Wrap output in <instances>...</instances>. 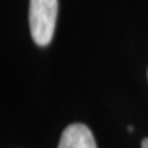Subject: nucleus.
Masks as SVG:
<instances>
[{
    "label": "nucleus",
    "instance_id": "nucleus-3",
    "mask_svg": "<svg viewBox=\"0 0 148 148\" xmlns=\"http://www.w3.org/2000/svg\"><path fill=\"white\" fill-rule=\"evenodd\" d=\"M141 148H148V138H144L141 141Z\"/></svg>",
    "mask_w": 148,
    "mask_h": 148
},
{
    "label": "nucleus",
    "instance_id": "nucleus-2",
    "mask_svg": "<svg viewBox=\"0 0 148 148\" xmlns=\"http://www.w3.org/2000/svg\"><path fill=\"white\" fill-rule=\"evenodd\" d=\"M58 148H96V141L88 126L73 123L63 130Z\"/></svg>",
    "mask_w": 148,
    "mask_h": 148
},
{
    "label": "nucleus",
    "instance_id": "nucleus-1",
    "mask_svg": "<svg viewBox=\"0 0 148 148\" xmlns=\"http://www.w3.org/2000/svg\"><path fill=\"white\" fill-rule=\"evenodd\" d=\"M58 18V0H30L29 25L34 42L48 45L53 36Z\"/></svg>",
    "mask_w": 148,
    "mask_h": 148
}]
</instances>
